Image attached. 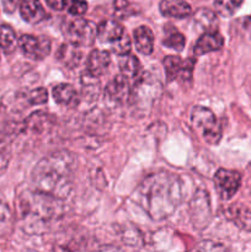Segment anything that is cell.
<instances>
[{"instance_id":"1","label":"cell","mask_w":251,"mask_h":252,"mask_svg":"<svg viewBox=\"0 0 251 252\" xmlns=\"http://www.w3.org/2000/svg\"><path fill=\"white\" fill-rule=\"evenodd\" d=\"M184 198V186L177 175L162 171L143 180L135 191V201L154 220L171 216Z\"/></svg>"},{"instance_id":"2","label":"cell","mask_w":251,"mask_h":252,"mask_svg":"<svg viewBox=\"0 0 251 252\" xmlns=\"http://www.w3.org/2000/svg\"><path fill=\"white\" fill-rule=\"evenodd\" d=\"M75 159L68 152L52 153L39 160L32 172V184L39 193L63 199L73 187Z\"/></svg>"},{"instance_id":"3","label":"cell","mask_w":251,"mask_h":252,"mask_svg":"<svg viewBox=\"0 0 251 252\" xmlns=\"http://www.w3.org/2000/svg\"><path fill=\"white\" fill-rule=\"evenodd\" d=\"M57 198L39 192H30L24 194L20 199V212L21 219L26 224L27 229L32 231H38L39 229L47 225L56 214Z\"/></svg>"},{"instance_id":"4","label":"cell","mask_w":251,"mask_h":252,"mask_svg":"<svg viewBox=\"0 0 251 252\" xmlns=\"http://www.w3.org/2000/svg\"><path fill=\"white\" fill-rule=\"evenodd\" d=\"M191 122L194 130L201 135L204 142L211 145L218 144L221 138V127L209 108L196 106L192 110Z\"/></svg>"},{"instance_id":"5","label":"cell","mask_w":251,"mask_h":252,"mask_svg":"<svg viewBox=\"0 0 251 252\" xmlns=\"http://www.w3.org/2000/svg\"><path fill=\"white\" fill-rule=\"evenodd\" d=\"M97 36V26L93 21L85 19H75L68 22L65 37L68 42L78 47L91 46Z\"/></svg>"},{"instance_id":"6","label":"cell","mask_w":251,"mask_h":252,"mask_svg":"<svg viewBox=\"0 0 251 252\" xmlns=\"http://www.w3.org/2000/svg\"><path fill=\"white\" fill-rule=\"evenodd\" d=\"M241 184V175L234 170L220 169L214 175V185L223 199L233 198Z\"/></svg>"},{"instance_id":"7","label":"cell","mask_w":251,"mask_h":252,"mask_svg":"<svg viewBox=\"0 0 251 252\" xmlns=\"http://www.w3.org/2000/svg\"><path fill=\"white\" fill-rule=\"evenodd\" d=\"M19 46L24 54L34 61L44 59L51 53V41L44 37H36L31 34H24L19 38Z\"/></svg>"},{"instance_id":"8","label":"cell","mask_w":251,"mask_h":252,"mask_svg":"<svg viewBox=\"0 0 251 252\" xmlns=\"http://www.w3.org/2000/svg\"><path fill=\"white\" fill-rule=\"evenodd\" d=\"M133 85L134 84L129 79L120 74L106 86V94L115 102H127L133 96Z\"/></svg>"},{"instance_id":"9","label":"cell","mask_w":251,"mask_h":252,"mask_svg":"<svg viewBox=\"0 0 251 252\" xmlns=\"http://www.w3.org/2000/svg\"><path fill=\"white\" fill-rule=\"evenodd\" d=\"M111 64V56L108 52L102 49H94L89 54L86 62V74L93 78H100L108 70Z\"/></svg>"},{"instance_id":"10","label":"cell","mask_w":251,"mask_h":252,"mask_svg":"<svg viewBox=\"0 0 251 252\" xmlns=\"http://www.w3.org/2000/svg\"><path fill=\"white\" fill-rule=\"evenodd\" d=\"M20 14L25 21L32 25L39 24L48 17L39 0H22L20 4Z\"/></svg>"},{"instance_id":"11","label":"cell","mask_w":251,"mask_h":252,"mask_svg":"<svg viewBox=\"0 0 251 252\" xmlns=\"http://www.w3.org/2000/svg\"><path fill=\"white\" fill-rule=\"evenodd\" d=\"M224 38L217 30L214 31H207L202 34L197 41L194 47V54L196 56H203L209 52L218 51L223 47Z\"/></svg>"},{"instance_id":"12","label":"cell","mask_w":251,"mask_h":252,"mask_svg":"<svg viewBox=\"0 0 251 252\" xmlns=\"http://www.w3.org/2000/svg\"><path fill=\"white\" fill-rule=\"evenodd\" d=\"M159 9L164 16L174 19H185L192 14L191 5L185 0H161Z\"/></svg>"},{"instance_id":"13","label":"cell","mask_w":251,"mask_h":252,"mask_svg":"<svg viewBox=\"0 0 251 252\" xmlns=\"http://www.w3.org/2000/svg\"><path fill=\"white\" fill-rule=\"evenodd\" d=\"M126 33L122 25L116 20H105L97 26V37L101 42L112 44Z\"/></svg>"},{"instance_id":"14","label":"cell","mask_w":251,"mask_h":252,"mask_svg":"<svg viewBox=\"0 0 251 252\" xmlns=\"http://www.w3.org/2000/svg\"><path fill=\"white\" fill-rule=\"evenodd\" d=\"M118 63H120V69L122 75L129 79L133 84H135L139 80L142 66H140L139 59L137 57L129 53L123 54V56H120V62Z\"/></svg>"},{"instance_id":"15","label":"cell","mask_w":251,"mask_h":252,"mask_svg":"<svg viewBox=\"0 0 251 252\" xmlns=\"http://www.w3.org/2000/svg\"><path fill=\"white\" fill-rule=\"evenodd\" d=\"M135 48L139 53L149 56L154 49V34L148 26H139L134 31Z\"/></svg>"},{"instance_id":"16","label":"cell","mask_w":251,"mask_h":252,"mask_svg":"<svg viewBox=\"0 0 251 252\" xmlns=\"http://www.w3.org/2000/svg\"><path fill=\"white\" fill-rule=\"evenodd\" d=\"M229 219L243 230L251 233V211L241 204H233L226 211Z\"/></svg>"},{"instance_id":"17","label":"cell","mask_w":251,"mask_h":252,"mask_svg":"<svg viewBox=\"0 0 251 252\" xmlns=\"http://www.w3.org/2000/svg\"><path fill=\"white\" fill-rule=\"evenodd\" d=\"M81 52L79 51L78 46L68 42L66 44H63V46L59 48L58 52V58L62 63L65 66H69V68H73V66H76L79 64L81 59Z\"/></svg>"},{"instance_id":"18","label":"cell","mask_w":251,"mask_h":252,"mask_svg":"<svg viewBox=\"0 0 251 252\" xmlns=\"http://www.w3.org/2000/svg\"><path fill=\"white\" fill-rule=\"evenodd\" d=\"M53 97L58 103L64 106L74 105L78 102L75 89L69 84H59L53 88Z\"/></svg>"},{"instance_id":"19","label":"cell","mask_w":251,"mask_h":252,"mask_svg":"<svg viewBox=\"0 0 251 252\" xmlns=\"http://www.w3.org/2000/svg\"><path fill=\"white\" fill-rule=\"evenodd\" d=\"M193 21L198 26V29L204 30V32L214 31L218 25V17H217L216 12H213L212 10L199 9L194 14Z\"/></svg>"},{"instance_id":"20","label":"cell","mask_w":251,"mask_h":252,"mask_svg":"<svg viewBox=\"0 0 251 252\" xmlns=\"http://www.w3.org/2000/svg\"><path fill=\"white\" fill-rule=\"evenodd\" d=\"M167 27H165V38L162 39V44L166 46L167 48L175 49V51L180 52L184 49L185 47V39L184 34L181 32L177 31L175 27H172L171 25H166Z\"/></svg>"},{"instance_id":"21","label":"cell","mask_w":251,"mask_h":252,"mask_svg":"<svg viewBox=\"0 0 251 252\" xmlns=\"http://www.w3.org/2000/svg\"><path fill=\"white\" fill-rule=\"evenodd\" d=\"M164 69L167 81L180 79L182 74V69H184V61L177 56H167L164 59Z\"/></svg>"},{"instance_id":"22","label":"cell","mask_w":251,"mask_h":252,"mask_svg":"<svg viewBox=\"0 0 251 252\" xmlns=\"http://www.w3.org/2000/svg\"><path fill=\"white\" fill-rule=\"evenodd\" d=\"M16 33L11 26L7 24H0V48L6 53H10L16 48Z\"/></svg>"},{"instance_id":"23","label":"cell","mask_w":251,"mask_h":252,"mask_svg":"<svg viewBox=\"0 0 251 252\" xmlns=\"http://www.w3.org/2000/svg\"><path fill=\"white\" fill-rule=\"evenodd\" d=\"M244 0H214V10L220 16L229 17L236 12Z\"/></svg>"},{"instance_id":"24","label":"cell","mask_w":251,"mask_h":252,"mask_svg":"<svg viewBox=\"0 0 251 252\" xmlns=\"http://www.w3.org/2000/svg\"><path fill=\"white\" fill-rule=\"evenodd\" d=\"M12 214L5 202L0 199V236L5 235L11 230Z\"/></svg>"},{"instance_id":"25","label":"cell","mask_w":251,"mask_h":252,"mask_svg":"<svg viewBox=\"0 0 251 252\" xmlns=\"http://www.w3.org/2000/svg\"><path fill=\"white\" fill-rule=\"evenodd\" d=\"M113 9H115V16L117 19H126L129 15L134 14L133 6L127 0H115V2H113Z\"/></svg>"},{"instance_id":"26","label":"cell","mask_w":251,"mask_h":252,"mask_svg":"<svg viewBox=\"0 0 251 252\" xmlns=\"http://www.w3.org/2000/svg\"><path fill=\"white\" fill-rule=\"evenodd\" d=\"M111 48H112V51L115 52L116 54H118V56H123V54L129 53L130 38H129V36L127 34V32H126V33L123 34V36L121 37L118 41L113 42V43L111 44Z\"/></svg>"},{"instance_id":"27","label":"cell","mask_w":251,"mask_h":252,"mask_svg":"<svg viewBox=\"0 0 251 252\" xmlns=\"http://www.w3.org/2000/svg\"><path fill=\"white\" fill-rule=\"evenodd\" d=\"M48 101V93L44 88H38L29 94V102L31 105H44Z\"/></svg>"},{"instance_id":"28","label":"cell","mask_w":251,"mask_h":252,"mask_svg":"<svg viewBox=\"0 0 251 252\" xmlns=\"http://www.w3.org/2000/svg\"><path fill=\"white\" fill-rule=\"evenodd\" d=\"M68 11L74 16H81L88 10V2L85 0H68Z\"/></svg>"},{"instance_id":"29","label":"cell","mask_w":251,"mask_h":252,"mask_svg":"<svg viewBox=\"0 0 251 252\" xmlns=\"http://www.w3.org/2000/svg\"><path fill=\"white\" fill-rule=\"evenodd\" d=\"M46 2L51 9L57 10V11L64 10L68 5V0H46Z\"/></svg>"},{"instance_id":"30","label":"cell","mask_w":251,"mask_h":252,"mask_svg":"<svg viewBox=\"0 0 251 252\" xmlns=\"http://www.w3.org/2000/svg\"><path fill=\"white\" fill-rule=\"evenodd\" d=\"M243 29L246 32V34L251 38V15L250 16H246L243 20Z\"/></svg>"}]
</instances>
